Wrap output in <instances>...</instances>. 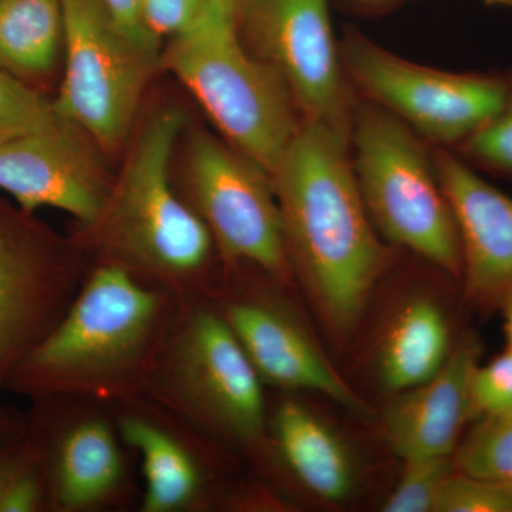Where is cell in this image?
Segmentation results:
<instances>
[{"mask_svg":"<svg viewBox=\"0 0 512 512\" xmlns=\"http://www.w3.org/2000/svg\"><path fill=\"white\" fill-rule=\"evenodd\" d=\"M350 127L302 121L272 175L286 251L333 328L360 318L387 261V251L357 187Z\"/></svg>","mask_w":512,"mask_h":512,"instance_id":"1","label":"cell"},{"mask_svg":"<svg viewBox=\"0 0 512 512\" xmlns=\"http://www.w3.org/2000/svg\"><path fill=\"white\" fill-rule=\"evenodd\" d=\"M183 126L177 109L148 121L96 220L77 225L76 244L92 268L119 269L178 299L211 298L221 281L220 254L170 174Z\"/></svg>","mask_w":512,"mask_h":512,"instance_id":"2","label":"cell"},{"mask_svg":"<svg viewBox=\"0 0 512 512\" xmlns=\"http://www.w3.org/2000/svg\"><path fill=\"white\" fill-rule=\"evenodd\" d=\"M107 266H93L55 330L19 366L8 392L117 404L146 394L180 302Z\"/></svg>","mask_w":512,"mask_h":512,"instance_id":"3","label":"cell"},{"mask_svg":"<svg viewBox=\"0 0 512 512\" xmlns=\"http://www.w3.org/2000/svg\"><path fill=\"white\" fill-rule=\"evenodd\" d=\"M265 384L208 298L183 299L147 396L232 453L271 466Z\"/></svg>","mask_w":512,"mask_h":512,"instance_id":"4","label":"cell"},{"mask_svg":"<svg viewBox=\"0 0 512 512\" xmlns=\"http://www.w3.org/2000/svg\"><path fill=\"white\" fill-rule=\"evenodd\" d=\"M161 60L227 143L272 178L302 119L284 80L245 47L234 10L211 2Z\"/></svg>","mask_w":512,"mask_h":512,"instance_id":"5","label":"cell"},{"mask_svg":"<svg viewBox=\"0 0 512 512\" xmlns=\"http://www.w3.org/2000/svg\"><path fill=\"white\" fill-rule=\"evenodd\" d=\"M350 140L357 187L377 231L460 279L456 220L419 134L370 101L352 114Z\"/></svg>","mask_w":512,"mask_h":512,"instance_id":"6","label":"cell"},{"mask_svg":"<svg viewBox=\"0 0 512 512\" xmlns=\"http://www.w3.org/2000/svg\"><path fill=\"white\" fill-rule=\"evenodd\" d=\"M25 413L26 436L45 467L50 512L138 510L137 456L121 439L113 404L40 397Z\"/></svg>","mask_w":512,"mask_h":512,"instance_id":"7","label":"cell"},{"mask_svg":"<svg viewBox=\"0 0 512 512\" xmlns=\"http://www.w3.org/2000/svg\"><path fill=\"white\" fill-rule=\"evenodd\" d=\"M63 16L66 66L53 101L57 117L100 147H117L161 57L134 43L101 0H63Z\"/></svg>","mask_w":512,"mask_h":512,"instance_id":"8","label":"cell"},{"mask_svg":"<svg viewBox=\"0 0 512 512\" xmlns=\"http://www.w3.org/2000/svg\"><path fill=\"white\" fill-rule=\"evenodd\" d=\"M187 163L178 192L210 229L222 266H252L291 286L272 178L237 148L205 133L192 138Z\"/></svg>","mask_w":512,"mask_h":512,"instance_id":"9","label":"cell"},{"mask_svg":"<svg viewBox=\"0 0 512 512\" xmlns=\"http://www.w3.org/2000/svg\"><path fill=\"white\" fill-rule=\"evenodd\" d=\"M342 62L372 103L420 137L443 146H463L494 119L508 92L507 76L421 66L356 32H350L343 42Z\"/></svg>","mask_w":512,"mask_h":512,"instance_id":"10","label":"cell"},{"mask_svg":"<svg viewBox=\"0 0 512 512\" xmlns=\"http://www.w3.org/2000/svg\"><path fill=\"white\" fill-rule=\"evenodd\" d=\"M0 210V399L19 366L59 325L92 265L26 218Z\"/></svg>","mask_w":512,"mask_h":512,"instance_id":"11","label":"cell"},{"mask_svg":"<svg viewBox=\"0 0 512 512\" xmlns=\"http://www.w3.org/2000/svg\"><path fill=\"white\" fill-rule=\"evenodd\" d=\"M121 439L140 463L138 512H211L234 507L232 451L147 394L113 404Z\"/></svg>","mask_w":512,"mask_h":512,"instance_id":"12","label":"cell"},{"mask_svg":"<svg viewBox=\"0 0 512 512\" xmlns=\"http://www.w3.org/2000/svg\"><path fill=\"white\" fill-rule=\"evenodd\" d=\"M239 33L284 80L302 121L350 127L329 0H238Z\"/></svg>","mask_w":512,"mask_h":512,"instance_id":"13","label":"cell"},{"mask_svg":"<svg viewBox=\"0 0 512 512\" xmlns=\"http://www.w3.org/2000/svg\"><path fill=\"white\" fill-rule=\"evenodd\" d=\"M282 284L272 276L268 284L239 281L235 272L222 266L220 284L208 299L265 386L282 392L320 393L366 416V403L330 366L295 311L276 292Z\"/></svg>","mask_w":512,"mask_h":512,"instance_id":"14","label":"cell"},{"mask_svg":"<svg viewBox=\"0 0 512 512\" xmlns=\"http://www.w3.org/2000/svg\"><path fill=\"white\" fill-rule=\"evenodd\" d=\"M83 136L63 121L0 143V191L29 214L55 208L77 225L92 224L106 202L111 181Z\"/></svg>","mask_w":512,"mask_h":512,"instance_id":"15","label":"cell"},{"mask_svg":"<svg viewBox=\"0 0 512 512\" xmlns=\"http://www.w3.org/2000/svg\"><path fill=\"white\" fill-rule=\"evenodd\" d=\"M434 165L457 224L464 295L483 311L503 309L512 299V197L448 151Z\"/></svg>","mask_w":512,"mask_h":512,"instance_id":"16","label":"cell"},{"mask_svg":"<svg viewBox=\"0 0 512 512\" xmlns=\"http://www.w3.org/2000/svg\"><path fill=\"white\" fill-rule=\"evenodd\" d=\"M480 348L466 339L427 382L400 392L384 414V436L403 460L453 456L470 420H476L471 382Z\"/></svg>","mask_w":512,"mask_h":512,"instance_id":"17","label":"cell"},{"mask_svg":"<svg viewBox=\"0 0 512 512\" xmlns=\"http://www.w3.org/2000/svg\"><path fill=\"white\" fill-rule=\"evenodd\" d=\"M271 466H279L302 487L326 501H343L355 487L349 451L329 426L293 397L268 406Z\"/></svg>","mask_w":512,"mask_h":512,"instance_id":"18","label":"cell"},{"mask_svg":"<svg viewBox=\"0 0 512 512\" xmlns=\"http://www.w3.org/2000/svg\"><path fill=\"white\" fill-rule=\"evenodd\" d=\"M450 326L437 303L417 298L400 309L380 349V376L394 392L427 382L446 365L451 352Z\"/></svg>","mask_w":512,"mask_h":512,"instance_id":"19","label":"cell"},{"mask_svg":"<svg viewBox=\"0 0 512 512\" xmlns=\"http://www.w3.org/2000/svg\"><path fill=\"white\" fill-rule=\"evenodd\" d=\"M63 35V0H0V69L18 77L49 73Z\"/></svg>","mask_w":512,"mask_h":512,"instance_id":"20","label":"cell"},{"mask_svg":"<svg viewBox=\"0 0 512 512\" xmlns=\"http://www.w3.org/2000/svg\"><path fill=\"white\" fill-rule=\"evenodd\" d=\"M456 471L512 484V410L481 414L453 453Z\"/></svg>","mask_w":512,"mask_h":512,"instance_id":"21","label":"cell"},{"mask_svg":"<svg viewBox=\"0 0 512 512\" xmlns=\"http://www.w3.org/2000/svg\"><path fill=\"white\" fill-rule=\"evenodd\" d=\"M0 512H50L45 467L26 431L0 454Z\"/></svg>","mask_w":512,"mask_h":512,"instance_id":"22","label":"cell"},{"mask_svg":"<svg viewBox=\"0 0 512 512\" xmlns=\"http://www.w3.org/2000/svg\"><path fill=\"white\" fill-rule=\"evenodd\" d=\"M63 123L53 103L0 69V143Z\"/></svg>","mask_w":512,"mask_h":512,"instance_id":"23","label":"cell"},{"mask_svg":"<svg viewBox=\"0 0 512 512\" xmlns=\"http://www.w3.org/2000/svg\"><path fill=\"white\" fill-rule=\"evenodd\" d=\"M456 471L453 456L404 460L399 483L383 505L384 512H434L441 491Z\"/></svg>","mask_w":512,"mask_h":512,"instance_id":"24","label":"cell"},{"mask_svg":"<svg viewBox=\"0 0 512 512\" xmlns=\"http://www.w3.org/2000/svg\"><path fill=\"white\" fill-rule=\"evenodd\" d=\"M501 110L461 146L473 163L491 173L512 178V73Z\"/></svg>","mask_w":512,"mask_h":512,"instance_id":"25","label":"cell"},{"mask_svg":"<svg viewBox=\"0 0 512 512\" xmlns=\"http://www.w3.org/2000/svg\"><path fill=\"white\" fill-rule=\"evenodd\" d=\"M434 512H512V484L493 483L454 471Z\"/></svg>","mask_w":512,"mask_h":512,"instance_id":"26","label":"cell"},{"mask_svg":"<svg viewBox=\"0 0 512 512\" xmlns=\"http://www.w3.org/2000/svg\"><path fill=\"white\" fill-rule=\"evenodd\" d=\"M474 413L481 414L512 410V352L505 349L487 365L476 367L471 382Z\"/></svg>","mask_w":512,"mask_h":512,"instance_id":"27","label":"cell"},{"mask_svg":"<svg viewBox=\"0 0 512 512\" xmlns=\"http://www.w3.org/2000/svg\"><path fill=\"white\" fill-rule=\"evenodd\" d=\"M212 0H140L144 26L156 39L174 37L190 28Z\"/></svg>","mask_w":512,"mask_h":512,"instance_id":"28","label":"cell"},{"mask_svg":"<svg viewBox=\"0 0 512 512\" xmlns=\"http://www.w3.org/2000/svg\"><path fill=\"white\" fill-rule=\"evenodd\" d=\"M101 2L109 10L114 22L134 43L144 47L148 52L160 55V40L151 35L144 26L140 0H101Z\"/></svg>","mask_w":512,"mask_h":512,"instance_id":"29","label":"cell"},{"mask_svg":"<svg viewBox=\"0 0 512 512\" xmlns=\"http://www.w3.org/2000/svg\"><path fill=\"white\" fill-rule=\"evenodd\" d=\"M26 431V413L0 402V454L22 439Z\"/></svg>","mask_w":512,"mask_h":512,"instance_id":"30","label":"cell"},{"mask_svg":"<svg viewBox=\"0 0 512 512\" xmlns=\"http://www.w3.org/2000/svg\"><path fill=\"white\" fill-rule=\"evenodd\" d=\"M342 2L352 12L367 15V13H379L393 8L404 0H342Z\"/></svg>","mask_w":512,"mask_h":512,"instance_id":"31","label":"cell"},{"mask_svg":"<svg viewBox=\"0 0 512 512\" xmlns=\"http://www.w3.org/2000/svg\"><path fill=\"white\" fill-rule=\"evenodd\" d=\"M501 311L504 313V332L505 338H507V349H510L512 352V299L510 302L505 303Z\"/></svg>","mask_w":512,"mask_h":512,"instance_id":"32","label":"cell"},{"mask_svg":"<svg viewBox=\"0 0 512 512\" xmlns=\"http://www.w3.org/2000/svg\"><path fill=\"white\" fill-rule=\"evenodd\" d=\"M212 2L218 3V5L224 6V8L234 10V12L238 5V0H212Z\"/></svg>","mask_w":512,"mask_h":512,"instance_id":"33","label":"cell"},{"mask_svg":"<svg viewBox=\"0 0 512 512\" xmlns=\"http://www.w3.org/2000/svg\"><path fill=\"white\" fill-rule=\"evenodd\" d=\"M488 5L512 6V0H484Z\"/></svg>","mask_w":512,"mask_h":512,"instance_id":"34","label":"cell"}]
</instances>
